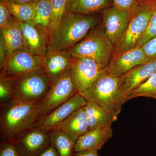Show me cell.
<instances>
[{
  "label": "cell",
  "mask_w": 156,
  "mask_h": 156,
  "mask_svg": "<svg viewBox=\"0 0 156 156\" xmlns=\"http://www.w3.org/2000/svg\"><path fill=\"white\" fill-rule=\"evenodd\" d=\"M98 21L94 15L66 12L50 35V47L56 50H68L85 38Z\"/></svg>",
  "instance_id": "6da1fadb"
},
{
  "label": "cell",
  "mask_w": 156,
  "mask_h": 156,
  "mask_svg": "<svg viewBox=\"0 0 156 156\" xmlns=\"http://www.w3.org/2000/svg\"><path fill=\"white\" fill-rule=\"evenodd\" d=\"M40 101L27 103L12 100L2 105V141L14 140L20 134L33 128L37 121Z\"/></svg>",
  "instance_id": "7a4b0ae2"
},
{
  "label": "cell",
  "mask_w": 156,
  "mask_h": 156,
  "mask_svg": "<svg viewBox=\"0 0 156 156\" xmlns=\"http://www.w3.org/2000/svg\"><path fill=\"white\" fill-rule=\"evenodd\" d=\"M87 101L97 104L116 120L124 104L119 77L112 75L105 69L86 90L79 92Z\"/></svg>",
  "instance_id": "3957f363"
},
{
  "label": "cell",
  "mask_w": 156,
  "mask_h": 156,
  "mask_svg": "<svg viewBox=\"0 0 156 156\" xmlns=\"http://www.w3.org/2000/svg\"><path fill=\"white\" fill-rule=\"evenodd\" d=\"M68 51L73 57L93 59L103 69L115 53V46L107 37L103 28H96Z\"/></svg>",
  "instance_id": "277c9868"
},
{
  "label": "cell",
  "mask_w": 156,
  "mask_h": 156,
  "mask_svg": "<svg viewBox=\"0 0 156 156\" xmlns=\"http://www.w3.org/2000/svg\"><path fill=\"white\" fill-rule=\"evenodd\" d=\"M51 87L44 69L14 78L13 99L18 102L35 103L41 100Z\"/></svg>",
  "instance_id": "5b68a950"
},
{
  "label": "cell",
  "mask_w": 156,
  "mask_h": 156,
  "mask_svg": "<svg viewBox=\"0 0 156 156\" xmlns=\"http://www.w3.org/2000/svg\"><path fill=\"white\" fill-rule=\"evenodd\" d=\"M156 9V4L139 3L130 11L131 18L126 33L115 46V53L135 48L145 33L152 15Z\"/></svg>",
  "instance_id": "8992f818"
},
{
  "label": "cell",
  "mask_w": 156,
  "mask_h": 156,
  "mask_svg": "<svg viewBox=\"0 0 156 156\" xmlns=\"http://www.w3.org/2000/svg\"><path fill=\"white\" fill-rule=\"evenodd\" d=\"M78 93L70 70L51 83L40 101L37 121Z\"/></svg>",
  "instance_id": "52a82bcc"
},
{
  "label": "cell",
  "mask_w": 156,
  "mask_h": 156,
  "mask_svg": "<svg viewBox=\"0 0 156 156\" xmlns=\"http://www.w3.org/2000/svg\"><path fill=\"white\" fill-rule=\"evenodd\" d=\"M43 68L42 57L22 48L14 51L10 55L1 69V73L16 78Z\"/></svg>",
  "instance_id": "ba28073f"
},
{
  "label": "cell",
  "mask_w": 156,
  "mask_h": 156,
  "mask_svg": "<svg viewBox=\"0 0 156 156\" xmlns=\"http://www.w3.org/2000/svg\"><path fill=\"white\" fill-rule=\"evenodd\" d=\"M12 141L20 156H37L50 145V131L32 128Z\"/></svg>",
  "instance_id": "9c48e42d"
},
{
  "label": "cell",
  "mask_w": 156,
  "mask_h": 156,
  "mask_svg": "<svg viewBox=\"0 0 156 156\" xmlns=\"http://www.w3.org/2000/svg\"><path fill=\"white\" fill-rule=\"evenodd\" d=\"M105 33L115 46L126 33L131 18L128 10L111 6L101 12Z\"/></svg>",
  "instance_id": "30bf717a"
},
{
  "label": "cell",
  "mask_w": 156,
  "mask_h": 156,
  "mask_svg": "<svg viewBox=\"0 0 156 156\" xmlns=\"http://www.w3.org/2000/svg\"><path fill=\"white\" fill-rule=\"evenodd\" d=\"M87 102L82 95L78 93L37 121L33 128L49 131L54 130L74 112L83 107Z\"/></svg>",
  "instance_id": "8fae6325"
},
{
  "label": "cell",
  "mask_w": 156,
  "mask_h": 156,
  "mask_svg": "<svg viewBox=\"0 0 156 156\" xmlns=\"http://www.w3.org/2000/svg\"><path fill=\"white\" fill-rule=\"evenodd\" d=\"M152 58L148 57L141 47L114 53L105 70L109 73L119 77L140 64Z\"/></svg>",
  "instance_id": "7c38bea8"
},
{
  "label": "cell",
  "mask_w": 156,
  "mask_h": 156,
  "mask_svg": "<svg viewBox=\"0 0 156 156\" xmlns=\"http://www.w3.org/2000/svg\"><path fill=\"white\" fill-rule=\"evenodd\" d=\"M105 69L93 59L73 57L71 71L79 92L90 87Z\"/></svg>",
  "instance_id": "4fadbf2b"
},
{
  "label": "cell",
  "mask_w": 156,
  "mask_h": 156,
  "mask_svg": "<svg viewBox=\"0 0 156 156\" xmlns=\"http://www.w3.org/2000/svg\"><path fill=\"white\" fill-rule=\"evenodd\" d=\"M23 48L43 58L50 46L49 33L33 21L21 22Z\"/></svg>",
  "instance_id": "5bb4252c"
},
{
  "label": "cell",
  "mask_w": 156,
  "mask_h": 156,
  "mask_svg": "<svg viewBox=\"0 0 156 156\" xmlns=\"http://www.w3.org/2000/svg\"><path fill=\"white\" fill-rule=\"evenodd\" d=\"M43 69L51 84L71 69L73 57L66 50H54L51 47L42 58Z\"/></svg>",
  "instance_id": "9a60e30c"
},
{
  "label": "cell",
  "mask_w": 156,
  "mask_h": 156,
  "mask_svg": "<svg viewBox=\"0 0 156 156\" xmlns=\"http://www.w3.org/2000/svg\"><path fill=\"white\" fill-rule=\"evenodd\" d=\"M156 72V58L140 64L119 77V84L124 97L150 77Z\"/></svg>",
  "instance_id": "2e32d148"
},
{
  "label": "cell",
  "mask_w": 156,
  "mask_h": 156,
  "mask_svg": "<svg viewBox=\"0 0 156 156\" xmlns=\"http://www.w3.org/2000/svg\"><path fill=\"white\" fill-rule=\"evenodd\" d=\"M111 125L89 130L80 136L74 145V152L100 150L113 136Z\"/></svg>",
  "instance_id": "e0dca14e"
},
{
  "label": "cell",
  "mask_w": 156,
  "mask_h": 156,
  "mask_svg": "<svg viewBox=\"0 0 156 156\" xmlns=\"http://www.w3.org/2000/svg\"><path fill=\"white\" fill-rule=\"evenodd\" d=\"M53 130H57L64 133L75 144L76 141L80 136L89 131L83 107L74 112Z\"/></svg>",
  "instance_id": "ac0fdd59"
},
{
  "label": "cell",
  "mask_w": 156,
  "mask_h": 156,
  "mask_svg": "<svg viewBox=\"0 0 156 156\" xmlns=\"http://www.w3.org/2000/svg\"><path fill=\"white\" fill-rule=\"evenodd\" d=\"M83 108L89 130L108 126L116 121L112 116L94 102L87 101Z\"/></svg>",
  "instance_id": "d6986e66"
},
{
  "label": "cell",
  "mask_w": 156,
  "mask_h": 156,
  "mask_svg": "<svg viewBox=\"0 0 156 156\" xmlns=\"http://www.w3.org/2000/svg\"><path fill=\"white\" fill-rule=\"evenodd\" d=\"M112 6V0H70L67 12L94 15Z\"/></svg>",
  "instance_id": "ffe728a7"
},
{
  "label": "cell",
  "mask_w": 156,
  "mask_h": 156,
  "mask_svg": "<svg viewBox=\"0 0 156 156\" xmlns=\"http://www.w3.org/2000/svg\"><path fill=\"white\" fill-rule=\"evenodd\" d=\"M0 29L1 34L8 47L9 57L14 51L23 48V34L21 22L14 19Z\"/></svg>",
  "instance_id": "44dd1931"
},
{
  "label": "cell",
  "mask_w": 156,
  "mask_h": 156,
  "mask_svg": "<svg viewBox=\"0 0 156 156\" xmlns=\"http://www.w3.org/2000/svg\"><path fill=\"white\" fill-rule=\"evenodd\" d=\"M34 4V13L33 22L47 31L49 34V28L52 19L50 0H39Z\"/></svg>",
  "instance_id": "7402d4cb"
},
{
  "label": "cell",
  "mask_w": 156,
  "mask_h": 156,
  "mask_svg": "<svg viewBox=\"0 0 156 156\" xmlns=\"http://www.w3.org/2000/svg\"><path fill=\"white\" fill-rule=\"evenodd\" d=\"M50 146L60 156H74L75 143L64 133L57 130L50 131Z\"/></svg>",
  "instance_id": "603a6c76"
},
{
  "label": "cell",
  "mask_w": 156,
  "mask_h": 156,
  "mask_svg": "<svg viewBox=\"0 0 156 156\" xmlns=\"http://www.w3.org/2000/svg\"><path fill=\"white\" fill-rule=\"evenodd\" d=\"M138 97L151 98L156 99V72L144 83L124 97V103L130 99Z\"/></svg>",
  "instance_id": "cb8c5ba5"
},
{
  "label": "cell",
  "mask_w": 156,
  "mask_h": 156,
  "mask_svg": "<svg viewBox=\"0 0 156 156\" xmlns=\"http://www.w3.org/2000/svg\"><path fill=\"white\" fill-rule=\"evenodd\" d=\"M11 14L15 19L21 22L32 21L34 13V3H21L9 1Z\"/></svg>",
  "instance_id": "d4e9b609"
},
{
  "label": "cell",
  "mask_w": 156,
  "mask_h": 156,
  "mask_svg": "<svg viewBox=\"0 0 156 156\" xmlns=\"http://www.w3.org/2000/svg\"><path fill=\"white\" fill-rule=\"evenodd\" d=\"M70 0H50L52 8V19L49 28V36L53 32L62 18L67 12Z\"/></svg>",
  "instance_id": "484cf974"
},
{
  "label": "cell",
  "mask_w": 156,
  "mask_h": 156,
  "mask_svg": "<svg viewBox=\"0 0 156 156\" xmlns=\"http://www.w3.org/2000/svg\"><path fill=\"white\" fill-rule=\"evenodd\" d=\"M14 78L1 73L0 101L1 105L13 99Z\"/></svg>",
  "instance_id": "4316f807"
},
{
  "label": "cell",
  "mask_w": 156,
  "mask_h": 156,
  "mask_svg": "<svg viewBox=\"0 0 156 156\" xmlns=\"http://www.w3.org/2000/svg\"><path fill=\"white\" fill-rule=\"evenodd\" d=\"M156 37V9L152 15L148 25L143 35L140 39L136 47H141L151 39Z\"/></svg>",
  "instance_id": "83f0119b"
},
{
  "label": "cell",
  "mask_w": 156,
  "mask_h": 156,
  "mask_svg": "<svg viewBox=\"0 0 156 156\" xmlns=\"http://www.w3.org/2000/svg\"><path fill=\"white\" fill-rule=\"evenodd\" d=\"M14 19L10 10L9 0H1L0 29L5 27Z\"/></svg>",
  "instance_id": "f1b7e54d"
},
{
  "label": "cell",
  "mask_w": 156,
  "mask_h": 156,
  "mask_svg": "<svg viewBox=\"0 0 156 156\" xmlns=\"http://www.w3.org/2000/svg\"><path fill=\"white\" fill-rule=\"evenodd\" d=\"M0 156H20L13 141H1Z\"/></svg>",
  "instance_id": "f546056e"
},
{
  "label": "cell",
  "mask_w": 156,
  "mask_h": 156,
  "mask_svg": "<svg viewBox=\"0 0 156 156\" xmlns=\"http://www.w3.org/2000/svg\"><path fill=\"white\" fill-rule=\"evenodd\" d=\"M113 5L131 11L139 4L138 0H112Z\"/></svg>",
  "instance_id": "4dcf8cb0"
},
{
  "label": "cell",
  "mask_w": 156,
  "mask_h": 156,
  "mask_svg": "<svg viewBox=\"0 0 156 156\" xmlns=\"http://www.w3.org/2000/svg\"><path fill=\"white\" fill-rule=\"evenodd\" d=\"M141 47L148 57L156 58V37L148 41Z\"/></svg>",
  "instance_id": "1f68e13d"
},
{
  "label": "cell",
  "mask_w": 156,
  "mask_h": 156,
  "mask_svg": "<svg viewBox=\"0 0 156 156\" xmlns=\"http://www.w3.org/2000/svg\"><path fill=\"white\" fill-rule=\"evenodd\" d=\"M9 57V50L5 41L0 34V67L3 68Z\"/></svg>",
  "instance_id": "d6a6232c"
},
{
  "label": "cell",
  "mask_w": 156,
  "mask_h": 156,
  "mask_svg": "<svg viewBox=\"0 0 156 156\" xmlns=\"http://www.w3.org/2000/svg\"><path fill=\"white\" fill-rule=\"evenodd\" d=\"M37 156H60L57 151L51 146L43 151Z\"/></svg>",
  "instance_id": "836d02e7"
},
{
  "label": "cell",
  "mask_w": 156,
  "mask_h": 156,
  "mask_svg": "<svg viewBox=\"0 0 156 156\" xmlns=\"http://www.w3.org/2000/svg\"><path fill=\"white\" fill-rule=\"evenodd\" d=\"M74 156H98V151L88 150L74 153Z\"/></svg>",
  "instance_id": "e575fe53"
},
{
  "label": "cell",
  "mask_w": 156,
  "mask_h": 156,
  "mask_svg": "<svg viewBox=\"0 0 156 156\" xmlns=\"http://www.w3.org/2000/svg\"><path fill=\"white\" fill-rule=\"evenodd\" d=\"M139 3L144 4H156V0H138Z\"/></svg>",
  "instance_id": "d590c367"
},
{
  "label": "cell",
  "mask_w": 156,
  "mask_h": 156,
  "mask_svg": "<svg viewBox=\"0 0 156 156\" xmlns=\"http://www.w3.org/2000/svg\"><path fill=\"white\" fill-rule=\"evenodd\" d=\"M11 2H15L21 3H33V0H9Z\"/></svg>",
  "instance_id": "8d00e7d4"
},
{
  "label": "cell",
  "mask_w": 156,
  "mask_h": 156,
  "mask_svg": "<svg viewBox=\"0 0 156 156\" xmlns=\"http://www.w3.org/2000/svg\"><path fill=\"white\" fill-rule=\"evenodd\" d=\"M38 1H39V0H33V3L35 2H36Z\"/></svg>",
  "instance_id": "74e56055"
}]
</instances>
